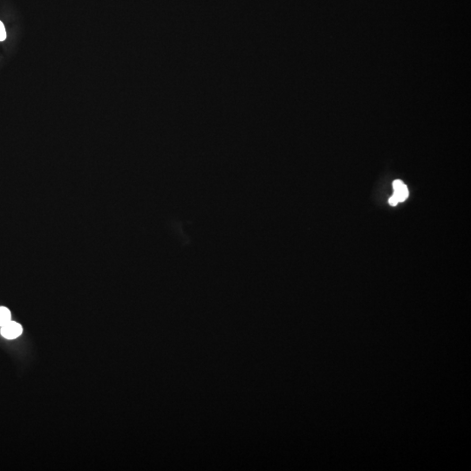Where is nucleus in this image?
Instances as JSON below:
<instances>
[{"instance_id": "f03ea898", "label": "nucleus", "mask_w": 471, "mask_h": 471, "mask_svg": "<svg viewBox=\"0 0 471 471\" xmlns=\"http://www.w3.org/2000/svg\"><path fill=\"white\" fill-rule=\"evenodd\" d=\"M22 332H23V328L21 327V325L12 320L4 325L3 327H1V331H0L1 335L7 339H14L18 338L21 335Z\"/></svg>"}, {"instance_id": "f257e3e1", "label": "nucleus", "mask_w": 471, "mask_h": 471, "mask_svg": "<svg viewBox=\"0 0 471 471\" xmlns=\"http://www.w3.org/2000/svg\"><path fill=\"white\" fill-rule=\"evenodd\" d=\"M394 187V195L391 198H389V203L392 206L397 205V203L400 202H403L406 200L408 197V190L406 185L401 181V180H395L393 183Z\"/></svg>"}, {"instance_id": "20e7f679", "label": "nucleus", "mask_w": 471, "mask_h": 471, "mask_svg": "<svg viewBox=\"0 0 471 471\" xmlns=\"http://www.w3.org/2000/svg\"><path fill=\"white\" fill-rule=\"evenodd\" d=\"M6 38V31L4 25L1 20H0V41H4Z\"/></svg>"}, {"instance_id": "7ed1b4c3", "label": "nucleus", "mask_w": 471, "mask_h": 471, "mask_svg": "<svg viewBox=\"0 0 471 471\" xmlns=\"http://www.w3.org/2000/svg\"><path fill=\"white\" fill-rule=\"evenodd\" d=\"M12 320V314L8 308L0 306V327L8 323Z\"/></svg>"}]
</instances>
